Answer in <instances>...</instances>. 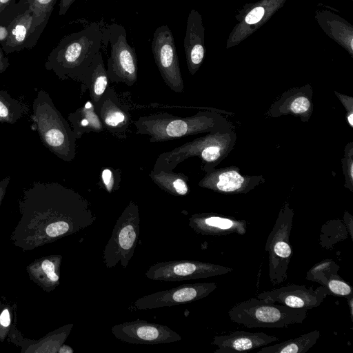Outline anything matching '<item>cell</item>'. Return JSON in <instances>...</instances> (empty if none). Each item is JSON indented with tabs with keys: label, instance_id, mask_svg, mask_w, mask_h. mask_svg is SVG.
I'll list each match as a JSON object with an SVG mask.
<instances>
[{
	"label": "cell",
	"instance_id": "1",
	"mask_svg": "<svg viewBox=\"0 0 353 353\" xmlns=\"http://www.w3.org/2000/svg\"><path fill=\"white\" fill-rule=\"evenodd\" d=\"M103 28L98 22L65 36L49 54L46 69L53 71L61 80L82 83L88 67L101 50Z\"/></svg>",
	"mask_w": 353,
	"mask_h": 353
},
{
	"label": "cell",
	"instance_id": "2",
	"mask_svg": "<svg viewBox=\"0 0 353 353\" xmlns=\"http://www.w3.org/2000/svg\"><path fill=\"white\" fill-rule=\"evenodd\" d=\"M31 119L43 144L51 152L65 162L75 158L77 139L72 127L46 91H38Z\"/></svg>",
	"mask_w": 353,
	"mask_h": 353
},
{
	"label": "cell",
	"instance_id": "3",
	"mask_svg": "<svg viewBox=\"0 0 353 353\" xmlns=\"http://www.w3.org/2000/svg\"><path fill=\"white\" fill-rule=\"evenodd\" d=\"M307 314L306 309L279 305L257 297L236 303L228 312L232 321L248 328L286 327L295 323H302Z\"/></svg>",
	"mask_w": 353,
	"mask_h": 353
},
{
	"label": "cell",
	"instance_id": "4",
	"mask_svg": "<svg viewBox=\"0 0 353 353\" xmlns=\"http://www.w3.org/2000/svg\"><path fill=\"white\" fill-rule=\"evenodd\" d=\"M210 124L204 114L188 117L159 112L140 117L135 122L136 134L148 135L151 143L172 141L205 131Z\"/></svg>",
	"mask_w": 353,
	"mask_h": 353
},
{
	"label": "cell",
	"instance_id": "5",
	"mask_svg": "<svg viewBox=\"0 0 353 353\" xmlns=\"http://www.w3.org/2000/svg\"><path fill=\"white\" fill-rule=\"evenodd\" d=\"M140 216L136 203L131 201L117 219L103 252L107 268L120 263L125 269L134 255L140 233Z\"/></svg>",
	"mask_w": 353,
	"mask_h": 353
},
{
	"label": "cell",
	"instance_id": "6",
	"mask_svg": "<svg viewBox=\"0 0 353 353\" xmlns=\"http://www.w3.org/2000/svg\"><path fill=\"white\" fill-rule=\"evenodd\" d=\"M103 44L110 43L107 74L109 81L132 86L137 81L138 67L135 48L127 41L125 28L112 23L103 28Z\"/></svg>",
	"mask_w": 353,
	"mask_h": 353
},
{
	"label": "cell",
	"instance_id": "7",
	"mask_svg": "<svg viewBox=\"0 0 353 353\" xmlns=\"http://www.w3.org/2000/svg\"><path fill=\"white\" fill-rule=\"evenodd\" d=\"M293 216V211L288 205L282 208L266 241L265 250L268 252L269 277L273 285L284 282L288 277V265L292 255L290 236Z\"/></svg>",
	"mask_w": 353,
	"mask_h": 353
},
{
	"label": "cell",
	"instance_id": "8",
	"mask_svg": "<svg viewBox=\"0 0 353 353\" xmlns=\"http://www.w3.org/2000/svg\"><path fill=\"white\" fill-rule=\"evenodd\" d=\"M232 271L233 269L218 264L182 259L153 264L145 276L152 281L172 282L220 276Z\"/></svg>",
	"mask_w": 353,
	"mask_h": 353
},
{
	"label": "cell",
	"instance_id": "9",
	"mask_svg": "<svg viewBox=\"0 0 353 353\" xmlns=\"http://www.w3.org/2000/svg\"><path fill=\"white\" fill-rule=\"evenodd\" d=\"M152 52L161 76L172 91L182 93L184 84L174 36L166 25L156 28L151 43Z\"/></svg>",
	"mask_w": 353,
	"mask_h": 353
},
{
	"label": "cell",
	"instance_id": "10",
	"mask_svg": "<svg viewBox=\"0 0 353 353\" xmlns=\"http://www.w3.org/2000/svg\"><path fill=\"white\" fill-rule=\"evenodd\" d=\"M49 19L28 6L8 23L9 34L1 48L7 54L31 49L37 44Z\"/></svg>",
	"mask_w": 353,
	"mask_h": 353
},
{
	"label": "cell",
	"instance_id": "11",
	"mask_svg": "<svg viewBox=\"0 0 353 353\" xmlns=\"http://www.w3.org/2000/svg\"><path fill=\"white\" fill-rule=\"evenodd\" d=\"M111 332L117 339L130 344L154 345L181 340V336L169 327L141 319L117 324Z\"/></svg>",
	"mask_w": 353,
	"mask_h": 353
},
{
	"label": "cell",
	"instance_id": "12",
	"mask_svg": "<svg viewBox=\"0 0 353 353\" xmlns=\"http://www.w3.org/2000/svg\"><path fill=\"white\" fill-rule=\"evenodd\" d=\"M216 288L214 282L183 284L140 297L133 306L137 310H150L188 303L205 298Z\"/></svg>",
	"mask_w": 353,
	"mask_h": 353
},
{
	"label": "cell",
	"instance_id": "13",
	"mask_svg": "<svg viewBox=\"0 0 353 353\" xmlns=\"http://www.w3.org/2000/svg\"><path fill=\"white\" fill-rule=\"evenodd\" d=\"M327 295V290L322 285L314 289L312 286L307 288L305 285L290 284L263 292L256 297L293 308L308 310L319 306Z\"/></svg>",
	"mask_w": 353,
	"mask_h": 353
},
{
	"label": "cell",
	"instance_id": "14",
	"mask_svg": "<svg viewBox=\"0 0 353 353\" xmlns=\"http://www.w3.org/2000/svg\"><path fill=\"white\" fill-rule=\"evenodd\" d=\"M94 108L104 129L117 137L125 135L130 124V114L112 88H107Z\"/></svg>",
	"mask_w": 353,
	"mask_h": 353
},
{
	"label": "cell",
	"instance_id": "15",
	"mask_svg": "<svg viewBox=\"0 0 353 353\" xmlns=\"http://www.w3.org/2000/svg\"><path fill=\"white\" fill-rule=\"evenodd\" d=\"M248 223L245 220L214 213L192 214L189 218V226L196 233L208 236H223L230 234L243 235Z\"/></svg>",
	"mask_w": 353,
	"mask_h": 353
},
{
	"label": "cell",
	"instance_id": "16",
	"mask_svg": "<svg viewBox=\"0 0 353 353\" xmlns=\"http://www.w3.org/2000/svg\"><path fill=\"white\" fill-rule=\"evenodd\" d=\"M279 341V338L264 332L234 331L228 334L215 336L212 344L217 346L214 353L245 352Z\"/></svg>",
	"mask_w": 353,
	"mask_h": 353
},
{
	"label": "cell",
	"instance_id": "17",
	"mask_svg": "<svg viewBox=\"0 0 353 353\" xmlns=\"http://www.w3.org/2000/svg\"><path fill=\"white\" fill-rule=\"evenodd\" d=\"M339 265L332 260H323L312 266L306 274V279L320 283L329 294L348 296L352 294V287L339 274Z\"/></svg>",
	"mask_w": 353,
	"mask_h": 353
},
{
	"label": "cell",
	"instance_id": "18",
	"mask_svg": "<svg viewBox=\"0 0 353 353\" xmlns=\"http://www.w3.org/2000/svg\"><path fill=\"white\" fill-rule=\"evenodd\" d=\"M109 79L102 52L99 51L88 67L81 83L82 91L88 90L91 101L95 105L109 87Z\"/></svg>",
	"mask_w": 353,
	"mask_h": 353
},
{
	"label": "cell",
	"instance_id": "19",
	"mask_svg": "<svg viewBox=\"0 0 353 353\" xmlns=\"http://www.w3.org/2000/svg\"><path fill=\"white\" fill-rule=\"evenodd\" d=\"M199 17L194 10L188 16L184 39V48L189 72L193 74L204 57V48L200 41Z\"/></svg>",
	"mask_w": 353,
	"mask_h": 353
},
{
	"label": "cell",
	"instance_id": "20",
	"mask_svg": "<svg viewBox=\"0 0 353 353\" xmlns=\"http://www.w3.org/2000/svg\"><path fill=\"white\" fill-rule=\"evenodd\" d=\"M68 120L70 123L77 139L84 134L100 132L103 130V125L96 112L94 105L88 101L85 103L69 114Z\"/></svg>",
	"mask_w": 353,
	"mask_h": 353
},
{
	"label": "cell",
	"instance_id": "21",
	"mask_svg": "<svg viewBox=\"0 0 353 353\" xmlns=\"http://www.w3.org/2000/svg\"><path fill=\"white\" fill-rule=\"evenodd\" d=\"M149 175L158 187L173 196H182L188 193V178L183 173L152 170Z\"/></svg>",
	"mask_w": 353,
	"mask_h": 353
},
{
	"label": "cell",
	"instance_id": "22",
	"mask_svg": "<svg viewBox=\"0 0 353 353\" xmlns=\"http://www.w3.org/2000/svg\"><path fill=\"white\" fill-rule=\"evenodd\" d=\"M320 336V331L312 330L294 339L263 346L258 353H305L316 343Z\"/></svg>",
	"mask_w": 353,
	"mask_h": 353
},
{
	"label": "cell",
	"instance_id": "23",
	"mask_svg": "<svg viewBox=\"0 0 353 353\" xmlns=\"http://www.w3.org/2000/svg\"><path fill=\"white\" fill-rule=\"evenodd\" d=\"M27 111L25 104L12 98L6 90H0V122L14 124Z\"/></svg>",
	"mask_w": 353,
	"mask_h": 353
},
{
	"label": "cell",
	"instance_id": "24",
	"mask_svg": "<svg viewBox=\"0 0 353 353\" xmlns=\"http://www.w3.org/2000/svg\"><path fill=\"white\" fill-rule=\"evenodd\" d=\"M243 183L244 178L237 172L231 170L219 174L216 181L203 179L199 185L223 192H233L239 190Z\"/></svg>",
	"mask_w": 353,
	"mask_h": 353
},
{
	"label": "cell",
	"instance_id": "25",
	"mask_svg": "<svg viewBox=\"0 0 353 353\" xmlns=\"http://www.w3.org/2000/svg\"><path fill=\"white\" fill-rule=\"evenodd\" d=\"M28 8L27 0H0V24L8 23Z\"/></svg>",
	"mask_w": 353,
	"mask_h": 353
},
{
	"label": "cell",
	"instance_id": "26",
	"mask_svg": "<svg viewBox=\"0 0 353 353\" xmlns=\"http://www.w3.org/2000/svg\"><path fill=\"white\" fill-rule=\"evenodd\" d=\"M57 0H27L28 6L39 14L50 17Z\"/></svg>",
	"mask_w": 353,
	"mask_h": 353
},
{
	"label": "cell",
	"instance_id": "27",
	"mask_svg": "<svg viewBox=\"0 0 353 353\" xmlns=\"http://www.w3.org/2000/svg\"><path fill=\"white\" fill-rule=\"evenodd\" d=\"M113 169L105 168L101 173V179L103 186L108 193H112L119 187V179Z\"/></svg>",
	"mask_w": 353,
	"mask_h": 353
},
{
	"label": "cell",
	"instance_id": "28",
	"mask_svg": "<svg viewBox=\"0 0 353 353\" xmlns=\"http://www.w3.org/2000/svg\"><path fill=\"white\" fill-rule=\"evenodd\" d=\"M220 156V148L208 143L203 150L200 157L207 163H212L217 160Z\"/></svg>",
	"mask_w": 353,
	"mask_h": 353
},
{
	"label": "cell",
	"instance_id": "29",
	"mask_svg": "<svg viewBox=\"0 0 353 353\" xmlns=\"http://www.w3.org/2000/svg\"><path fill=\"white\" fill-rule=\"evenodd\" d=\"M310 101L305 97L295 99L291 104V110L294 113H303L309 110Z\"/></svg>",
	"mask_w": 353,
	"mask_h": 353
},
{
	"label": "cell",
	"instance_id": "30",
	"mask_svg": "<svg viewBox=\"0 0 353 353\" xmlns=\"http://www.w3.org/2000/svg\"><path fill=\"white\" fill-rule=\"evenodd\" d=\"M264 14L263 7H256L252 10L245 17V22L248 24H254L259 22Z\"/></svg>",
	"mask_w": 353,
	"mask_h": 353
},
{
	"label": "cell",
	"instance_id": "31",
	"mask_svg": "<svg viewBox=\"0 0 353 353\" xmlns=\"http://www.w3.org/2000/svg\"><path fill=\"white\" fill-rule=\"evenodd\" d=\"M75 1L76 0H61L59 3V14L60 16L64 15Z\"/></svg>",
	"mask_w": 353,
	"mask_h": 353
},
{
	"label": "cell",
	"instance_id": "32",
	"mask_svg": "<svg viewBox=\"0 0 353 353\" xmlns=\"http://www.w3.org/2000/svg\"><path fill=\"white\" fill-rule=\"evenodd\" d=\"M3 50L0 48V74L3 73L10 65L8 59L4 55Z\"/></svg>",
	"mask_w": 353,
	"mask_h": 353
},
{
	"label": "cell",
	"instance_id": "33",
	"mask_svg": "<svg viewBox=\"0 0 353 353\" xmlns=\"http://www.w3.org/2000/svg\"><path fill=\"white\" fill-rule=\"evenodd\" d=\"M9 34L8 23L0 24V44L6 41Z\"/></svg>",
	"mask_w": 353,
	"mask_h": 353
},
{
	"label": "cell",
	"instance_id": "34",
	"mask_svg": "<svg viewBox=\"0 0 353 353\" xmlns=\"http://www.w3.org/2000/svg\"><path fill=\"white\" fill-rule=\"evenodd\" d=\"M0 323L3 327H8L10 323V314L7 309H5L0 315Z\"/></svg>",
	"mask_w": 353,
	"mask_h": 353
},
{
	"label": "cell",
	"instance_id": "35",
	"mask_svg": "<svg viewBox=\"0 0 353 353\" xmlns=\"http://www.w3.org/2000/svg\"><path fill=\"white\" fill-rule=\"evenodd\" d=\"M41 268L46 274L54 272L55 270L54 264L50 260L43 261L41 265Z\"/></svg>",
	"mask_w": 353,
	"mask_h": 353
},
{
	"label": "cell",
	"instance_id": "36",
	"mask_svg": "<svg viewBox=\"0 0 353 353\" xmlns=\"http://www.w3.org/2000/svg\"><path fill=\"white\" fill-rule=\"evenodd\" d=\"M10 179V176H8L0 181V201L6 192V188Z\"/></svg>",
	"mask_w": 353,
	"mask_h": 353
},
{
	"label": "cell",
	"instance_id": "37",
	"mask_svg": "<svg viewBox=\"0 0 353 353\" xmlns=\"http://www.w3.org/2000/svg\"><path fill=\"white\" fill-rule=\"evenodd\" d=\"M59 352L60 353H72L73 350L69 346L63 345L59 349Z\"/></svg>",
	"mask_w": 353,
	"mask_h": 353
},
{
	"label": "cell",
	"instance_id": "38",
	"mask_svg": "<svg viewBox=\"0 0 353 353\" xmlns=\"http://www.w3.org/2000/svg\"><path fill=\"white\" fill-rule=\"evenodd\" d=\"M48 278L53 282H56L59 280V276L54 272H50L47 274Z\"/></svg>",
	"mask_w": 353,
	"mask_h": 353
},
{
	"label": "cell",
	"instance_id": "39",
	"mask_svg": "<svg viewBox=\"0 0 353 353\" xmlns=\"http://www.w3.org/2000/svg\"><path fill=\"white\" fill-rule=\"evenodd\" d=\"M347 121L349 122V124L351 127L353 126V114L352 113H350V115L347 117Z\"/></svg>",
	"mask_w": 353,
	"mask_h": 353
}]
</instances>
